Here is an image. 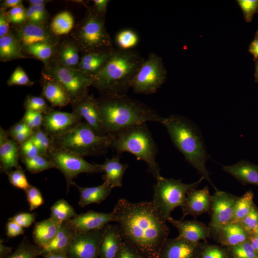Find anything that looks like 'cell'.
I'll return each mask as SVG.
<instances>
[{
    "instance_id": "6da1fadb",
    "label": "cell",
    "mask_w": 258,
    "mask_h": 258,
    "mask_svg": "<svg viewBox=\"0 0 258 258\" xmlns=\"http://www.w3.org/2000/svg\"><path fill=\"white\" fill-rule=\"evenodd\" d=\"M145 151L163 202L220 182L242 185L245 178L233 166L189 143L154 144Z\"/></svg>"
},
{
    "instance_id": "8fae6325",
    "label": "cell",
    "mask_w": 258,
    "mask_h": 258,
    "mask_svg": "<svg viewBox=\"0 0 258 258\" xmlns=\"http://www.w3.org/2000/svg\"><path fill=\"white\" fill-rule=\"evenodd\" d=\"M23 55L30 64L33 74L57 64H86L83 52L76 45L70 43L64 37L42 32L35 34L25 45Z\"/></svg>"
},
{
    "instance_id": "e575fe53",
    "label": "cell",
    "mask_w": 258,
    "mask_h": 258,
    "mask_svg": "<svg viewBox=\"0 0 258 258\" xmlns=\"http://www.w3.org/2000/svg\"><path fill=\"white\" fill-rule=\"evenodd\" d=\"M72 3V1L68 0H45L42 2L45 8H68Z\"/></svg>"
},
{
    "instance_id": "d4e9b609",
    "label": "cell",
    "mask_w": 258,
    "mask_h": 258,
    "mask_svg": "<svg viewBox=\"0 0 258 258\" xmlns=\"http://www.w3.org/2000/svg\"><path fill=\"white\" fill-rule=\"evenodd\" d=\"M64 171L55 168L39 166L34 181L49 196L63 191Z\"/></svg>"
},
{
    "instance_id": "83f0119b",
    "label": "cell",
    "mask_w": 258,
    "mask_h": 258,
    "mask_svg": "<svg viewBox=\"0 0 258 258\" xmlns=\"http://www.w3.org/2000/svg\"><path fill=\"white\" fill-rule=\"evenodd\" d=\"M0 57L15 50V30L9 16L1 15L0 19Z\"/></svg>"
},
{
    "instance_id": "5b68a950",
    "label": "cell",
    "mask_w": 258,
    "mask_h": 258,
    "mask_svg": "<svg viewBox=\"0 0 258 258\" xmlns=\"http://www.w3.org/2000/svg\"><path fill=\"white\" fill-rule=\"evenodd\" d=\"M111 62L125 80L169 74L165 53L157 39V25L132 16L109 50Z\"/></svg>"
},
{
    "instance_id": "cb8c5ba5",
    "label": "cell",
    "mask_w": 258,
    "mask_h": 258,
    "mask_svg": "<svg viewBox=\"0 0 258 258\" xmlns=\"http://www.w3.org/2000/svg\"><path fill=\"white\" fill-rule=\"evenodd\" d=\"M179 235L174 233L166 238H159L152 247L154 258H188L192 252V246L180 243Z\"/></svg>"
},
{
    "instance_id": "2e32d148",
    "label": "cell",
    "mask_w": 258,
    "mask_h": 258,
    "mask_svg": "<svg viewBox=\"0 0 258 258\" xmlns=\"http://www.w3.org/2000/svg\"><path fill=\"white\" fill-rule=\"evenodd\" d=\"M118 71L109 60L98 61L88 71L83 91L106 103H116L120 87Z\"/></svg>"
},
{
    "instance_id": "d6a6232c",
    "label": "cell",
    "mask_w": 258,
    "mask_h": 258,
    "mask_svg": "<svg viewBox=\"0 0 258 258\" xmlns=\"http://www.w3.org/2000/svg\"><path fill=\"white\" fill-rule=\"evenodd\" d=\"M34 2L31 0H8L2 7L1 15L9 16L11 13L15 14L33 8Z\"/></svg>"
},
{
    "instance_id": "603a6c76",
    "label": "cell",
    "mask_w": 258,
    "mask_h": 258,
    "mask_svg": "<svg viewBox=\"0 0 258 258\" xmlns=\"http://www.w3.org/2000/svg\"><path fill=\"white\" fill-rule=\"evenodd\" d=\"M52 124L45 119L41 112L30 99L24 102L11 121L12 127L14 129L32 128L46 130Z\"/></svg>"
},
{
    "instance_id": "8992f818",
    "label": "cell",
    "mask_w": 258,
    "mask_h": 258,
    "mask_svg": "<svg viewBox=\"0 0 258 258\" xmlns=\"http://www.w3.org/2000/svg\"><path fill=\"white\" fill-rule=\"evenodd\" d=\"M64 113L91 126L103 144L107 157L132 142L133 132L138 128L139 115L118 105L100 101L83 89L68 98Z\"/></svg>"
},
{
    "instance_id": "d6986e66",
    "label": "cell",
    "mask_w": 258,
    "mask_h": 258,
    "mask_svg": "<svg viewBox=\"0 0 258 258\" xmlns=\"http://www.w3.org/2000/svg\"><path fill=\"white\" fill-rule=\"evenodd\" d=\"M208 62V52L198 44L181 45L173 55L174 67L183 76H197L207 67Z\"/></svg>"
},
{
    "instance_id": "44dd1931",
    "label": "cell",
    "mask_w": 258,
    "mask_h": 258,
    "mask_svg": "<svg viewBox=\"0 0 258 258\" xmlns=\"http://www.w3.org/2000/svg\"><path fill=\"white\" fill-rule=\"evenodd\" d=\"M46 208L64 233L71 235L74 226L81 220L79 209L62 192L51 195Z\"/></svg>"
},
{
    "instance_id": "5bb4252c",
    "label": "cell",
    "mask_w": 258,
    "mask_h": 258,
    "mask_svg": "<svg viewBox=\"0 0 258 258\" xmlns=\"http://www.w3.org/2000/svg\"><path fill=\"white\" fill-rule=\"evenodd\" d=\"M62 122L63 137L62 142L76 154L81 160L93 161L106 155L101 140L83 120L64 113Z\"/></svg>"
},
{
    "instance_id": "484cf974",
    "label": "cell",
    "mask_w": 258,
    "mask_h": 258,
    "mask_svg": "<svg viewBox=\"0 0 258 258\" xmlns=\"http://www.w3.org/2000/svg\"><path fill=\"white\" fill-rule=\"evenodd\" d=\"M31 237H49L60 232L55 219L45 207L43 210L30 218Z\"/></svg>"
},
{
    "instance_id": "ba28073f",
    "label": "cell",
    "mask_w": 258,
    "mask_h": 258,
    "mask_svg": "<svg viewBox=\"0 0 258 258\" xmlns=\"http://www.w3.org/2000/svg\"><path fill=\"white\" fill-rule=\"evenodd\" d=\"M71 235L92 258H154L152 247L132 243L124 235L88 220L75 225Z\"/></svg>"
},
{
    "instance_id": "52a82bcc",
    "label": "cell",
    "mask_w": 258,
    "mask_h": 258,
    "mask_svg": "<svg viewBox=\"0 0 258 258\" xmlns=\"http://www.w3.org/2000/svg\"><path fill=\"white\" fill-rule=\"evenodd\" d=\"M249 111L243 88L232 80H225L200 116L197 132L204 140H231L247 123Z\"/></svg>"
},
{
    "instance_id": "7a4b0ae2",
    "label": "cell",
    "mask_w": 258,
    "mask_h": 258,
    "mask_svg": "<svg viewBox=\"0 0 258 258\" xmlns=\"http://www.w3.org/2000/svg\"><path fill=\"white\" fill-rule=\"evenodd\" d=\"M217 90L205 78L171 74L152 106L139 115L137 130L154 144L189 143Z\"/></svg>"
},
{
    "instance_id": "1f68e13d",
    "label": "cell",
    "mask_w": 258,
    "mask_h": 258,
    "mask_svg": "<svg viewBox=\"0 0 258 258\" xmlns=\"http://www.w3.org/2000/svg\"><path fill=\"white\" fill-rule=\"evenodd\" d=\"M50 196L45 195V196L37 197V198L30 199L26 200L23 203L18 205V208L23 210L27 216L31 218L34 215H36L39 212L43 210L47 206Z\"/></svg>"
},
{
    "instance_id": "f1b7e54d",
    "label": "cell",
    "mask_w": 258,
    "mask_h": 258,
    "mask_svg": "<svg viewBox=\"0 0 258 258\" xmlns=\"http://www.w3.org/2000/svg\"><path fill=\"white\" fill-rule=\"evenodd\" d=\"M45 195H47L40 187V186L33 179H32L31 181L17 189L11 198L14 205L18 206L20 203L26 200L37 198V197L45 196Z\"/></svg>"
},
{
    "instance_id": "30bf717a",
    "label": "cell",
    "mask_w": 258,
    "mask_h": 258,
    "mask_svg": "<svg viewBox=\"0 0 258 258\" xmlns=\"http://www.w3.org/2000/svg\"><path fill=\"white\" fill-rule=\"evenodd\" d=\"M110 169L118 172L148 203H162L153 179L147 153L139 144L132 142L109 156Z\"/></svg>"
},
{
    "instance_id": "7402d4cb",
    "label": "cell",
    "mask_w": 258,
    "mask_h": 258,
    "mask_svg": "<svg viewBox=\"0 0 258 258\" xmlns=\"http://www.w3.org/2000/svg\"><path fill=\"white\" fill-rule=\"evenodd\" d=\"M36 160L39 166H47L67 171L79 164L71 158L67 149L61 145L42 143L37 149Z\"/></svg>"
},
{
    "instance_id": "4dcf8cb0",
    "label": "cell",
    "mask_w": 258,
    "mask_h": 258,
    "mask_svg": "<svg viewBox=\"0 0 258 258\" xmlns=\"http://www.w3.org/2000/svg\"><path fill=\"white\" fill-rule=\"evenodd\" d=\"M53 19L61 37L69 32L72 27V19L70 17L68 8H45Z\"/></svg>"
},
{
    "instance_id": "ffe728a7",
    "label": "cell",
    "mask_w": 258,
    "mask_h": 258,
    "mask_svg": "<svg viewBox=\"0 0 258 258\" xmlns=\"http://www.w3.org/2000/svg\"><path fill=\"white\" fill-rule=\"evenodd\" d=\"M32 242L44 258H62L83 252L70 234L59 232L49 237H31Z\"/></svg>"
},
{
    "instance_id": "4316f807",
    "label": "cell",
    "mask_w": 258,
    "mask_h": 258,
    "mask_svg": "<svg viewBox=\"0 0 258 258\" xmlns=\"http://www.w3.org/2000/svg\"><path fill=\"white\" fill-rule=\"evenodd\" d=\"M10 20L15 33L19 35H35L40 30L39 15L34 8L16 13Z\"/></svg>"
},
{
    "instance_id": "e0dca14e",
    "label": "cell",
    "mask_w": 258,
    "mask_h": 258,
    "mask_svg": "<svg viewBox=\"0 0 258 258\" xmlns=\"http://www.w3.org/2000/svg\"><path fill=\"white\" fill-rule=\"evenodd\" d=\"M111 30L104 18L98 17L86 22L76 36V45L83 54L99 52L109 43Z\"/></svg>"
},
{
    "instance_id": "3957f363",
    "label": "cell",
    "mask_w": 258,
    "mask_h": 258,
    "mask_svg": "<svg viewBox=\"0 0 258 258\" xmlns=\"http://www.w3.org/2000/svg\"><path fill=\"white\" fill-rule=\"evenodd\" d=\"M169 203L166 222L174 227L176 233L195 229L206 240L220 244L224 258H240L234 240L237 223L220 185L194 190Z\"/></svg>"
},
{
    "instance_id": "d590c367",
    "label": "cell",
    "mask_w": 258,
    "mask_h": 258,
    "mask_svg": "<svg viewBox=\"0 0 258 258\" xmlns=\"http://www.w3.org/2000/svg\"><path fill=\"white\" fill-rule=\"evenodd\" d=\"M14 258H36V256L30 250V252L24 253L23 255H18Z\"/></svg>"
},
{
    "instance_id": "7c38bea8",
    "label": "cell",
    "mask_w": 258,
    "mask_h": 258,
    "mask_svg": "<svg viewBox=\"0 0 258 258\" xmlns=\"http://www.w3.org/2000/svg\"><path fill=\"white\" fill-rule=\"evenodd\" d=\"M13 204L0 206V241L3 258H14L20 252H30L28 240L31 237L30 217Z\"/></svg>"
},
{
    "instance_id": "ac0fdd59",
    "label": "cell",
    "mask_w": 258,
    "mask_h": 258,
    "mask_svg": "<svg viewBox=\"0 0 258 258\" xmlns=\"http://www.w3.org/2000/svg\"><path fill=\"white\" fill-rule=\"evenodd\" d=\"M86 66L57 64L42 70L37 75L42 81L63 91L70 98L77 91L86 74Z\"/></svg>"
},
{
    "instance_id": "9c48e42d",
    "label": "cell",
    "mask_w": 258,
    "mask_h": 258,
    "mask_svg": "<svg viewBox=\"0 0 258 258\" xmlns=\"http://www.w3.org/2000/svg\"><path fill=\"white\" fill-rule=\"evenodd\" d=\"M64 195L79 210L123 181V178L110 168L102 169L79 165L64 171Z\"/></svg>"
},
{
    "instance_id": "836d02e7",
    "label": "cell",
    "mask_w": 258,
    "mask_h": 258,
    "mask_svg": "<svg viewBox=\"0 0 258 258\" xmlns=\"http://www.w3.org/2000/svg\"><path fill=\"white\" fill-rule=\"evenodd\" d=\"M242 186L248 190L258 212V172L251 176H245Z\"/></svg>"
},
{
    "instance_id": "4fadbf2b",
    "label": "cell",
    "mask_w": 258,
    "mask_h": 258,
    "mask_svg": "<svg viewBox=\"0 0 258 258\" xmlns=\"http://www.w3.org/2000/svg\"><path fill=\"white\" fill-rule=\"evenodd\" d=\"M170 76L169 73L126 80L120 87L115 104L136 114H142L157 100Z\"/></svg>"
},
{
    "instance_id": "f546056e",
    "label": "cell",
    "mask_w": 258,
    "mask_h": 258,
    "mask_svg": "<svg viewBox=\"0 0 258 258\" xmlns=\"http://www.w3.org/2000/svg\"><path fill=\"white\" fill-rule=\"evenodd\" d=\"M141 10L139 15L147 23L157 25L161 8L165 2L163 0H142L139 2Z\"/></svg>"
},
{
    "instance_id": "9a60e30c",
    "label": "cell",
    "mask_w": 258,
    "mask_h": 258,
    "mask_svg": "<svg viewBox=\"0 0 258 258\" xmlns=\"http://www.w3.org/2000/svg\"><path fill=\"white\" fill-rule=\"evenodd\" d=\"M42 87L33 79L28 60L17 49L0 57V90L12 93L26 88Z\"/></svg>"
},
{
    "instance_id": "277c9868",
    "label": "cell",
    "mask_w": 258,
    "mask_h": 258,
    "mask_svg": "<svg viewBox=\"0 0 258 258\" xmlns=\"http://www.w3.org/2000/svg\"><path fill=\"white\" fill-rule=\"evenodd\" d=\"M169 203H148L128 182L80 210L81 220L95 222L120 235L157 232L166 222Z\"/></svg>"
}]
</instances>
